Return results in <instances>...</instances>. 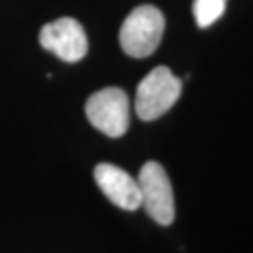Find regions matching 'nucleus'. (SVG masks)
<instances>
[{"instance_id":"nucleus-1","label":"nucleus","mask_w":253,"mask_h":253,"mask_svg":"<svg viewBox=\"0 0 253 253\" xmlns=\"http://www.w3.org/2000/svg\"><path fill=\"white\" fill-rule=\"evenodd\" d=\"M165 18L154 5H141L127 15L120 31V42L127 56L142 59L150 56L162 41Z\"/></svg>"},{"instance_id":"nucleus-2","label":"nucleus","mask_w":253,"mask_h":253,"mask_svg":"<svg viewBox=\"0 0 253 253\" xmlns=\"http://www.w3.org/2000/svg\"><path fill=\"white\" fill-rule=\"evenodd\" d=\"M181 80L169 67L159 66L150 71L136 91V113L142 121H154L165 115L181 95Z\"/></svg>"},{"instance_id":"nucleus-3","label":"nucleus","mask_w":253,"mask_h":253,"mask_svg":"<svg viewBox=\"0 0 253 253\" xmlns=\"http://www.w3.org/2000/svg\"><path fill=\"white\" fill-rule=\"evenodd\" d=\"M85 113L91 126L108 137H121L131 121L129 98L125 90L108 87L95 91L85 103Z\"/></svg>"},{"instance_id":"nucleus-4","label":"nucleus","mask_w":253,"mask_h":253,"mask_svg":"<svg viewBox=\"0 0 253 253\" xmlns=\"http://www.w3.org/2000/svg\"><path fill=\"white\" fill-rule=\"evenodd\" d=\"M141 190V206L150 219L160 225H170L175 220V198L169 175L159 162L142 165L137 178Z\"/></svg>"},{"instance_id":"nucleus-5","label":"nucleus","mask_w":253,"mask_h":253,"mask_svg":"<svg viewBox=\"0 0 253 253\" xmlns=\"http://www.w3.org/2000/svg\"><path fill=\"white\" fill-rule=\"evenodd\" d=\"M40 44L64 62H79L88 51V40L84 26L77 20L67 17L42 26Z\"/></svg>"},{"instance_id":"nucleus-6","label":"nucleus","mask_w":253,"mask_h":253,"mask_svg":"<svg viewBox=\"0 0 253 253\" xmlns=\"http://www.w3.org/2000/svg\"><path fill=\"white\" fill-rule=\"evenodd\" d=\"M95 181L103 195L125 211H136L141 208V190L137 180L123 169L111 164H98L93 171Z\"/></svg>"},{"instance_id":"nucleus-7","label":"nucleus","mask_w":253,"mask_h":253,"mask_svg":"<svg viewBox=\"0 0 253 253\" xmlns=\"http://www.w3.org/2000/svg\"><path fill=\"white\" fill-rule=\"evenodd\" d=\"M227 0H195L193 13L199 28H208L222 17Z\"/></svg>"}]
</instances>
